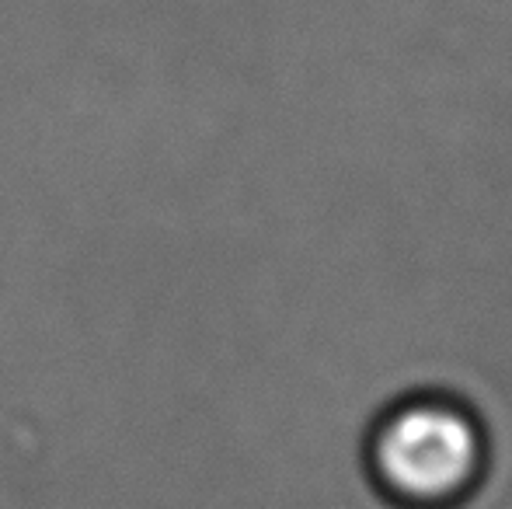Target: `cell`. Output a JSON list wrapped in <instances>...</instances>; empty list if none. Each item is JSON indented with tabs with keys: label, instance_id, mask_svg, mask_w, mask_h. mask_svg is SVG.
I'll return each instance as SVG.
<instances>
[{
	"label": "cell",
	"instance_id": "obj_1",
	"mask_svg": "<svg viewBox=\"0 0 512 509\" xmlns=\"http://www.w3.org/2000/svg\"><path fill=\"white\" fill-rule=\"evenodd\" d=\"M380 492L408 509H450L478 489L488 440L471 412L443 398L401 401L370 436Z\"/></svg>",
	"mask_w": 512,
	"mask_h": 509
}]
</instances>
